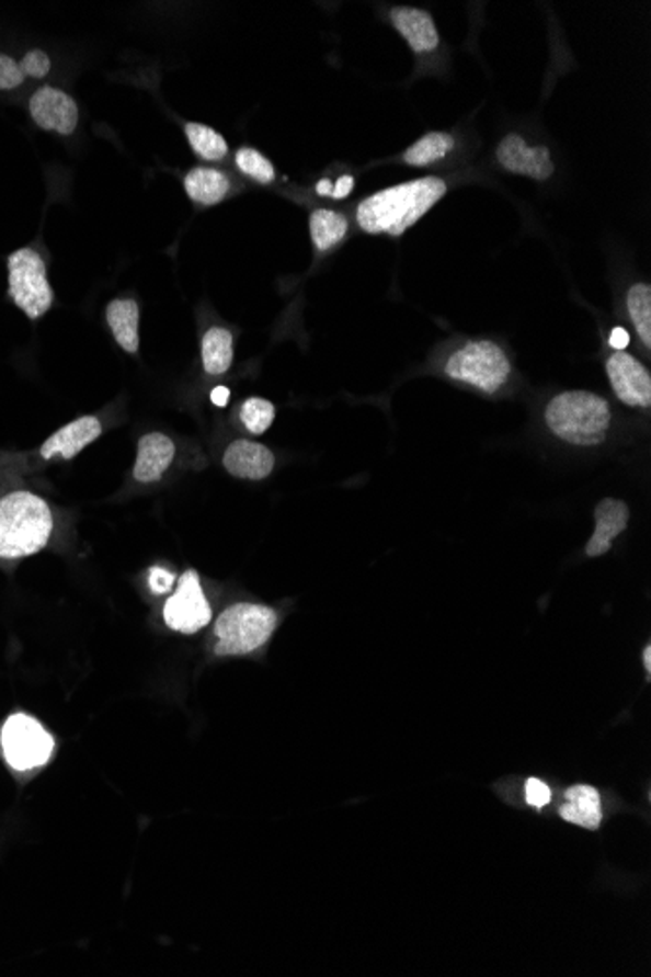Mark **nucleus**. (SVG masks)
I'll return each instance as SVG.
<instances>
[{
	"instance_id": "obj_32",
	"label": "nucleus",
	"mask_w": 651,
	"mask_h": 977,
	"mask_svg": "<svg viewBox=\"0 0 651 977\" xmlns=\"http://www.w3.org/2000/svg\"><path fill=\"white\" fill-rule=\"evenodd\" d=\"M628 342H630V338H628V332H626L625 328H615V330H613V334H610V344H613L616 352H625Z\"/></svg>"
},
{
	"instance_id": "obj_34",
	"label": "nucleus",
	"mask_w": 651,
	"mask_h": 977,
	"mask_svg": "<svg viewBox=\"0 0 651 977\" xmlns=\"http://www.w3.org/2000/svg\"><path fill=\"white\" fill-rule=\"evenodd\" d=\"M332 188H334V184L330 180H320L317 185V194L322 195V197L332 195Z\"/></svg>"
},
{
	"instance_id": "obj_8",
	"label": "nucleus",
	"mask_w": 651,
	"mask_h": 977,
	"mask_svg": "<svg viewBox=\"0 0 651 977\" xmlns=\"http://www.w3.org/2000/svg\"><path fill=\"white\" fill-rule=\"evenodd\" d=\"M212 605L202 590L199 573L187 570L178 580V588L164 605L168 628L182 634H195L212 623Z\"/></svg>"
},
{
	"instance_id": "obj_30",
	"label": "nucleus",
	"mask_w": 651,
	"mask_h": 977,
	"mask_svg": "<svg viewBox=\"0 0 651 977\" xmlns=\"http://www.w3.org/2000/svg\"><path fill=\"white\" fill-rule=\"evenodd\" d=\"M150 590L155 593H167L174 583V573L164 568H152L149 576Z\"/></svg>"
},
{
	"instance_id": "obj_31",
	"label": "nucleus",
	"mask_w": 651,
	"mask_h": 977,
	"mask_svg": "<svg viewBox=\"0 0 651 977\" xmlns=\"http://www.w3.org/2000/svg\"><path fill=\"white\" fill-rule=\"evenodd\" d=\"M353 185H355L353 177L338 178V182H335L334 188H332V195H330V197H334V200H344V197L352 194Z\"/></svg>"
},
{
	"instance_id": "obj_7",
	"label": "nucleus",
	"mask_w": 651,
	"mask_h": 977,
	"mask_svg": "<svg viewBox=\"0 0 651 977\" xmlns=\"http://www.w3.org/2000/svg\"><path fill=\"white\" fill-rule=\"evenodd\" d=\"M4 758L16 771H30L45 765L54 753L55 741L36 718L27 714H12L2 726L0 736Z\"/></svg>"
},
{
	"instance_id": "obj_28",
	"label": "nucleus",
	"mask_w": 651,
	"mask_h": 977,
	"mask_svg": "<svg viewBox=\"0 0 651 977\" xmlns=\"http://www.w3.org/2000/svg\"><path fill=\"white\" fill-rule=\"evenodd\" d=\"M24 82V72L20 71L19 63L9 55L0 54V90L16 89Z\"/></svg>"
},
{
	"instance_id": "obj_14",
	"label": "nucleus",
	"mask_w": 651,
	"mask_h": 977,
	"mask_svg": "<svg viewBox=\"0 0 651 977\" xmlns=\"http://www.w3.org/2000/svg\"><path fill=\"white\" fill-rule=\"evenodd\" d=\"M222 465L230 475L247 480H264L272 475L275 467V457L272 451L262 443L240 440L230 443L229 450L222 455Z\"/></svg>"
},
{
	"instance_id": "obj_16",
	"label": "nucleus",
	"mask_w": 651,
	"mask_h": 977,
	"mask_svg": "<svg viewBox=\"0 0 651 977\" xmlns=\"http://www.w3.org/2000/svg\"><path fill=\"white\" fill-rule=\"evenodd\" d=\"M630 511L623 500H603L595 508V531L585 546V555L597 558L610 550L615 538L628 527Z\"/></svg>"
},
{
	"instance_id": "obj_9",
	"label": "nucleus",
	"mask_w": 651,
	"mask_h": 977,
	"mask_svg": "<svg viewBox=\"0 0 651 977\" xmlns=\"http://www.w3.org/2000/svg\"><path fill=\"white\" fill-rule=\"evenodd\" d=\"M495 157L503 170L511 174L527 177L537 182H545L555 174L552 155L545 145H530L517 133H510L498 145Z\"/></svg>"
},
{
	"instance_id": "obj_4",
	"label": "nucleus",
	"mask_w": 651,
	"mask_h": 977,
	"mask_svg": "<svg viewBox=\"0 0 651 977\" xmlns=\"http://www.w3.org/2000/svg\"><path fill=\"white\" fill-rule=\"evenodd\" d=\"M277 626V613L267 605L237 603L225 609L215 623L217 656H247L262 648Z\"/></svg>"
},
{
	"instance_id": "obj_15",
	"label": "nucleus",
	"mask_w": 651,
	"mask_h": 977,
	"mask_svg": "<svg viewBox=\"0 0 651 977\" xmlns=\"http://www.w3.org/2000/svg\"><path fill=\"white\" fill-rule=\"evenodd\" d=\"M174 455H176L174 441L164 433L152 432L142 435L139 440L135 468H133L135 480H139L142 485L159 482L168 467L172 465Z\"/></svg>"
},
{
	"instance_id": "obj_19",
	"label": "nucleus",
	"mask_w": 651,
	"mask_h": 977,
	"mask_svg": "<svg viewBox=\"0 0 651 977\" xmlns=\"http://www.w3.org/2000/svg\"><path fill=\"white\" fill-rule=\"evenodd\" d=\"M185 192L202 205H217L230 190V180L215 168L197 167L184 178Z\"/></svg>"
},
{
	"instance_id": "obj_1",
	"label": "nucleus",
	"mask_w": 651,
	"mask_h": 977,
	"mask_svg": "<svg viewBox=\"0 0 651 977\" xmlns=\"http://www.w3.org/2000/svg\"><path fill=\"white\" fill-rule=\"evenodd\" d=\"M445 194L447 182L437 177L390 185L359 203L357 223L369 235L400 237L425 217Z\"/></svg>"
},
{
	"instance_id": "obj_24",
	"label": "nucleus",
	"mask_w": 651,
	"mask_h": 977,
	"mask_svg": "<svg viewBox=\"0 0 651 977\" xmlns=\"http://www.w3.org/2000/svg\"><path fill=\"white\" fill-rule=\"evenodd\" d=\"M185 137H187V141L192 143V147L202 159L217 162V160L225 159L229 152V145L222 139V135L207 125H185Z\"/></svg>"
},
{
	"instance_id": "obj_25",
	"label": "nucleus",
	"mask_w": 651,
	"mask_h": 977,
	"mask_svg": "<svg viewBox=\"0 0 651 977\" xmlns=\"http://www.w3.org/2000/svg\"><path fill=\"white\" fill-rule=\"evenodd\" d=\"M273 420H275V408L264 398H248L240 408V422L254 435L267 432Z\"/></svg>"
},
{
	"instance_id": "obj_17",
	"label": "nucleus",
	"mask_w": 651,
	"mask_h": 977,
	"mask_svg": "<svg viewBox=\"0 0 651 977\" xmlns=\"http://www.w3.org/2000/svg\"><path fill=\"white\" fill-rule=\"evenodd\" d=\"M566 804L560 808L563 821L595 831L603 821L601 796L590 784H575L566 793Z\"/></svg>"
},
{
	"instance_id": "obj_21",
	"label": "nucleus",
	"mask_w": 651,
	"mask_h": 977,
	"mask_svg": "<svg viewBox=\"0 0 651 977\" xmlns=\"http://www.w3.org/2000/svg\"><path fill=\"white\" fill-rule=\"evenodd\" d=\"M455 149V137L450 133L432 132L423 135L420 141H415L406 150L404 159L408 167H432L439 160L447 159Z\"/></svg>"
},
{
	"instance_id": "obj_23",
	"label": "nucleus",
	"mask_w": 651,
	"mask_h": 977,
	"mask_svg": "<svg viewBox=\"0 0 651 977\" xmlns=\"http://www.w3.org/2000/svg\"><path fill=\"white\" fill-rule=\"evenodd\" d=\"M628 315L640 336L646 350L651 348V287L648 283H636L626 295Z\"/></svg>"
},
{
	"instance_id": "obj_29",
	"label": "nucleus",
	"mask_w": 651,
	"mask_h": 977,
	"mask_svg": "<svg viewBox=\"0 0 651 977\" xmlns=\"http://www.w3.org/2000/svg\"><path fill=\"white\" fill-rule=\"evenodd\" d=\"M525 798H527L528 806L542 810L552 800V794H550L548 784L542 783L540 779H528L525 784Z\"/></svg>"
},
{
	"instance_id": "obj_27",
	"label": "nucleus",
	"mask_w": 651,
	"mask_h": 977,
	"mask_svg": "<svg viewBox=\"0 0 651 977\" xmlns=\"http://www.w3.org/2000/svg\"><path fill=\"white\" fill-rule=\"evenodd\" d=\"M49 69H52V61L47 54L39 49L24 55V59L20 61V71L24 72V77H32V79H44Z\"/></svg>"
},
{
	"instance_id": "obj_33",
	"label": "nucleus",
	"mask_w": 651,
	"mask_h": 977,
	"mask_svg": "<svg viewBox=\"0 0 651 977\" xmlns=\"http://www.w3.org/2000/svg\"><path fill=\"white\" fill-rule=\"evenodd\" d=\"M212 400L215 405L225 406L229 402V388H215L212 393Z\"/></svg>"
},
{
	"instance_id": "obj_22",
	"label": "nucleus",
	"mask_w": 651,
	"mask_h": 977,
	"mask_svg": "<svg viewBox=\"0 0 651 977\" xmlns=\"http://www.w3.org/2000/svg\"><path fill=\"white\" fill-rule=\"evenodd\" d=\"M350 229L345 215L334 209H317L310 215V238L318 252H328L344 240Z\"/></svg>"
},
{
	"instance_id": "obj_3",
	"label": "nucleus",
	"mask_w": 651,
	"mask_h": 977,
	"mask_svg": "<svg viewBox=\"0 0 651 977\" xmlns=\"http://www.w3.org/2000/svg\"><path fill=\"white\" fill-rule=\"evenodd\" d=\"M545 418L556 438L581 447L605 440L613 420L607 400L587 390H568L552 398Z\"/></svg>"
},
{
	"instance_id": "obj_5",
	"label": "nucleus",
	"mask_w": 651,
	"mask_h": 977,
	"mask_svg": "<svg viewBox=\"0 0 651 977\" xmlns=\"http://www.w3.org/2000/svg\"><path fill=\"white\" fill-rule=\"evenodd\" d=\"M450 379L493 395L507 383L511 375L510 357L490 340H478L453 353L445 365Z\"/></svg>"
},
{
	"instance_id": "obj_35",
	"label": "nucleus",
	"mask_w": 651,
	"mask_h": 977,
	"mask_svg": "<svg viewBox=\"0 0 651 977\" xmlns=\"http://www.w3.org/2000/svg\"><path fill=\"white\" fill-rule=\"evenodd\" d=\"M643 668H646V673L650 675L651 673V646L648 644L646 648H643Z\"/></svg>"
},
{
	"instance_id": "obj_26",
	"label": "nucleus",
	"mask_w": 651,
	"mask_h": 977,
	"mask_svg": "<svg viewBox=\"0 0 651 977\" xmlns=\"http://www.w3.org/2000/svg\"><path fill=\"white\" fill-rule=\"evenodd\" d=\"M237 167L242 174L254 178L255 182H260V184H272L275 180V168L272 162L252 147L238 149Z\"/></svg>"
},
{
	"instance_id": "obj_18",
	"label": "nucleus",
	"mask_w": 651,
	"mask_h": 977,
	"mask_svg": "<svg viewBox=\"0 0 651 977\" xmlns=\"http://www.w3.org/2000/svg\"><path fill=\"white\" fill-rule=\"evenodd\" d=\"M107 326L114 332L115 342L122 350L137 353L139 350V305L132 299L112 300L106 310Z\"/></svg>"
},
{
	"instance_id": "obj_12",
	"label": "nucleus",
	"mask_w": 651,
	"mask_h": 977,
	"mask_svg": "<svg viewBox=\"0 0 651 977\" xmlns=\"http://www.w3.org/2000/svg\"><path fill=\"white\" fill-rule=\"evenodd\" d=\"M102 435V423L94 416H82L75 422L62 425L59 432H55L52 438H47L39 450V457L44 461H54V458H62V461H71L77 457L80 451L89 447L90 443H94Z\"/></svg>"
},
{
	"instance_id": "obj_2",
	"label": "nucleus",
	"mask_w": 651,
	"mask_h": 977,
	"mask_svg": "<svg viewBox=\"0 0 651 977\" xmlns=\"http://www.w3.org/2000/svg\"><path fill=\"white\" fill-rule=\"evenodd\" d=\"M54 533V511L42 496L12 490L0 496V560H22L44 550Z\"/></svg>"
},
{
	"instance_id": "obj_10",
	"label": "nucleus",
	"mask_w": 651,
	"mask_h": 977,
	"mask_svg": "<svg viewBox=\"0 0 651 977\" xmlns=\"http://www.w3.org/2000/svg\"><path fill=\"white\" fill-rule=\"evenodd\" d=\"M608 380L618 400L633 408H650L651 375L646 365L626 352H615L605 363Z\"/></svg>"
},
{
	"instance_id": "obj_20",
	"label": "nucleus",
	"mask_w": 651,
	"mask_h": 977,
	"mask_svg": "<svg viewBox=\"0 0 651 977\" xmlns=\"http://www.w3.org/2000/svg\"><path fill=\"white\" fill-rule=\"evenodd\" d=\"M235 357V338L225 328H209L202 340L203 370L207 375L219 377L227 373Z\"/></svg>"
},
{
	"instance_id": "obj_6",
	"label": "nucleus",
	"mask_w": 651,
	"mask_h": 977,
	"mask_svg": "<svg viewBox=\"0 0 651 977\" xmlns=\"http://www.w3.org/2000/svg\"><path fill=\"white\" fill-rule=\"evenodd\" d=\"M10 299L26 313L27 318L37 320L54 305V291L47 280L44 258L32 248H20L9 258Z\"/></svg>"
},
{
	"instance_id": "obj_11",
	"label": "nucleus",
	"mask_w": 651,
	"mask_h": 977,
	"mask_svg": "<svg viewBox=\"0 0 651 977\" xmlns=\"http://www.w3.org/2000/svg\"><path fill=\"white\" fill-rule=\"evenodd\" d=\"M30 114L42 129L71 135L79 125L77 102L62 90L42 87L30 100Z\"/></svg>"
},
{
	"instance_id": "obj_13",
	"label": "nucleus",
	"mask_w": 651,
	"mask_h": 977,
	"mask_svg": "<svg viewBox=\"0 0 651 977\" xmlns=\"http://www.w3.org/2000/svg\"><path fill=\"white\" fill-rule=\"evenodd\" d=\"M390 20L404 37L406 44L418 55H427L439 47V32L430 12L410 7H398L390 10Z\"/></svg>"
}]
</instances>
